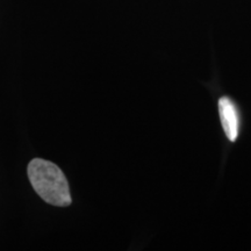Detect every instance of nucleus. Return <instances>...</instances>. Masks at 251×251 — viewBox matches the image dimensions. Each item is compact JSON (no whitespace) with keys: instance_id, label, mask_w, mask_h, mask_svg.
<instances>
[{"instance_id":"obj_1","label":"nucleus","mask_w":251,"mask_h":251,"mask_svg":"<svg viewBox=\"0 0 251 251\" xmlns=\"http://www.w3.org/2000/svg\"><path fill=\"white\" fill-rule=\"evenodd\" d=\"M27 171L31 186L46 202L58 207L70 205L71 196L68 180L57 165L35 158L28 164Z\"/></svg>"},{"instance_id":"obj_2","label":"nucleus","mask_w":251,"mask_h":251,"mask_svg":"<svg viewBox=\"0 0 251 251\" xmlns=\"http://www.w3.org/2000/svg\"><path fill=\"white\" fill-rule=\"evenodd\" d=\"M219 113L226 136L230 142H235L240 131V114L236 105L228 97H222L219 100Z\"/></svg>"}]
</instances>
